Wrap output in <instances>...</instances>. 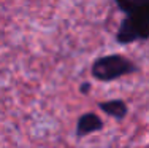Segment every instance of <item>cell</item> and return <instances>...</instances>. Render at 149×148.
Here are the masks:
<instances>
[{
    "instance_id": "obj_4",
    "label": "cell",
    "mask_w": 149,
    "mask_h": 148,
    "mask_svg": "<svg viewBox=\"0 0 149 148\" xmlns=\"http://www.w3.org/2000/svg\"><path fill=\"white\" fill-rule=\"evenodd\" d=\"M97 107L100 108L105 115L111 116V118L118 119V121L124 119V118H125V115L129 113V107H127V104L124 100H120V99H113V100L98 102Z\"/></svg>"
},
{
    "instance_id": "obj_3",
    "label": "cell",
    "mask_w": 149,
    "mask_h": 148,
    "mask_svg": "<svg viewBox=\"0 0 149 148\" xmlns=\"http://www.w3.org/2000/svg\"><path fill=\"white\" fill-rule=\"evenodd\" d=\"M105 123L97 113H83L76 121V137H87L91 134L100 132L103 129Z\"/></svg>"
},
{
    "instance_id": "obj_1",
    "label": "cell",
    "mask_w": 149,
    "mask_h": 148,
    "mask_svg": "<svg viewBox=\"0 0 149 148\" xmlns=\"http://www.w3.org/2000/svg\"><path fill=\"white\" fill-rule=\"evenodd\" d=\"M119 10L125 16L116 32V41L119 45H132L138 40H149V2L130 3Z\"/></svg>"
},
{
    "instance_id": "obj_5",
    "label": "cell",
    "mask_w": 149,
    "mask_h": 148,
    "mask_svg": "<svg viewBox=\"0 0 149 148\" xmlns=\"http://www.w3.org/2000/svg\"><path fill=\"white\" fill-rule=\"evenodd\" d=\"M116 5H124V3H144L149 0H114Z\"/></svg>"
},
{
    "instance_id": "obj_2",
    "label": "cell",
    "mask_w": 149,
    "mask_h": 148,
    "mask_svg": "<svg viewBox=\"0 0 149 148\" xmlns=\"http://www.w3.org/2000/svg\"><path fill=\"white\" fill-rule=\"evenodd\" d=\"M136 70L138 67L133 61L116 53V54H106L95 59L91 65V75L97 81L108 83L119 80L122 76L132 75Z\"/></svg>"
},
{
    "instance_id": "obj_6",
    "label": "cell",
    "mask_w": 149,
    "mask_h": 148,
    "mask_svg": "<svg viewBox=\"0 0 149 148\" xmlns=\"http://www.w3.org/2000/svg\"><path fill=\"white\" fill-rule=\"evenodd\" d=\"M92 89V86H91V83H83V84H81V86H79V93L81 94H89V91Z\"/></svg>"
}]
</instances>
